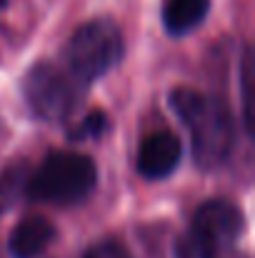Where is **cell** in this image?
Here are the masks:
<instances>
[{
  "instance_id": "obj_1",
  "label": "cell",
  "mask_w": 255,
  "mask_h": 258,
  "mask_svg": "<svg viewBox=\"0 0 255 258\" xmlns=\"http://www.w3.org/2000/svg\"><path fill=\"white\" fill-rule=\"evenodd\" d=\"M173 113L190 136L193 161L200 171L223 168L235 151V118L223 95L195 88H173L168 95Z\"/></svg>"
},
{
  "instance_id": "obj_2",
  "label": "cell",
  "mask_w": 255,
  "mask_h": 258,
  "mask_svg": "<svg viewBox=\"0 0 255 258\" xmlns=\"http://www.w3.org/2000/svg\"><path fill=\"white\" fill-rule=\"evenodd\" d=\"M98 188V166L75 151H50L38 168L28 173L25 196L35 203L78 206Z\"/></svg>"
},
{
  "instance_id": "obj_3",
  "label": "cell",
  "mask_w": 255,
  "mask_h": 258,
  "mask_svg": "<svg viewBox=\"0 0 255 258\" xmlns=\"http://www.w3.org/2000/svg\"><path fill=\"white\" fill-rule=\"evenodd\" d=\"M245 231L243 211L228 198L203 201L180 238L173 246L175 258H225Z\"/></svg>"
},
{
  "instance_id": "obj_4",
  "label": "cell",
  "mask_w": 255,
  "mask_h": 258,
  "mask_svg": "<svg viewBox=\"0 0 255 258\" xmlns=\"http://www.w3.org/2000/svg\"><path fill=\"white\" fill-rule=\"evenodd\" d=\"M125 58V38L113 18H93L73 30L63 48L65 71L83 88L98 83Z\"/></svg>"
},
{
  "instance_id": "obj_5",
  "label": "cell",
  "mask_w": 255,
  "mask_h": 258,
  "mask_svg": "<svg viewBox=\"0 0 255 258\" xmlns=\"http://www.w3.org/2000/svg\"><path fill=\"white\" fill-rule=\"evenodd\" d=\"M20 93L28 113L35 120L55 125L75 115L83 103L85 88L55 63L38 60L25 71L20 81Z\"/></svg>"
},
{
  "instance_id": "obj_6",
  "label": "cell",
  "mask_w": 255,
  "mask_h": 258,
  "mask_svg": "<svg viewBox=\"0 0 255 258\" xmlns=\"http://www.w3.org/2000/svg\"><path fill=\"white\" fill-rule=\"evenodd\" d=\"M180 158H183L180 138L170 131H158L140 143L135 168L148 180H165L180 166Z\"/></svg>"
},
{
  "instance_id": "obj_7",
  "label": "cell",
  "mask_w": 255,
  "mask_h": 258,
  "mask_svg": "<svg viewBox=\"0 0 255 258\" xmlns=\"http://www.w3.org/2000/svg\"><path fill=\"white\" fill-rule=\"evenodd\" d=\"M58 231L45 216H25L8 238L10 258H40L55 241Z\"/></svg>"
},
{
  "instance_id": "obj_8",
  "label": "cell",
  "mask_w": 255,
  "mask_h": 258,
  "mask_svg": "<svg viewBox=\"0 0 255 258\" xmlns=\"http://www.w3.org/2000/svg\"><path fill=\"white\" fill-rule=\"evenodd\" d=\"M210 13V0H165L163 25L173 38H183L203 25Z\"/></svg>"
},
{
  "instance_id": "obj_9",
  "label": "cell",
  "mask_w": 255,
  "mask_h": 258,
  "mask_svg": "<svg viewBox=\"0 0 255 258\" xmlns=\"http://www.w3.org/2000/svg\"><path fill=\"white\" fill-rule=\"evenodd\" d=\"M28 163L25 161H13L8 168L0 171V213L8 211L20 193L25 190V180H28Z\"/></svg>"
},
{
  "instance_id": "obj_10",
  "label": "cell",
  "mask_w": 255,
  "mask_h": 258,
  "mask_svg": "<svg viewBox=\"0 0 255 258\" xmlns=\"http://www.w3.org/2000/svg\"><path fill=\"white\" fill-rule=\"evenodd\" d=\"M253 50L250 45H245L240 58V103H243V125L250 138H253Z\"/></svg>"
},
{
  "instance_id": "obj_11",
  "label": "cell",
  "mask_w": 255,
  "mask_h": 258,
  "mask_svg": "<svg viewBox=\"0 0 255 258\" xmlns=\"http://www.w3.org/2000/svg\"><path fill=\"white\" fill-rule=\"evenodd\" d=\"M108 128H110L108 115H105L103 110H93V113L85 115L78 125L70 128V141H95V138H100Z\"/></svg>"
},
{
  "instance_id": "obj_12",
  "label": "cell",
  "mask_w": 255,
  "mask_h": 258,
  "mask_svg": "<svg viewBox=\"0 0 255 258\" xmlns=\"http://www.w3.org/2000/svg\"><path fill=\"white\" fill-rule=\"evenodd\" d=\"M83 258H133V253L118 238H103L85 251Z\"/></svg>"
},
{
  "instance_id": "obj_13",
  "label": "cell",
  "mask_w": 255,
  "mask_h": 258,
  "mask_svg": "<svg viewBox=\"0 0 255 258\" xmlns=\"http://www.w3.org/2000/svg\"><path fill=\"white\" fill-rule=\"evenodd\" d=\"M8 3H10V0H0V10H3V8H5Z\"/></svg>"
}]
</instances>
